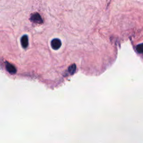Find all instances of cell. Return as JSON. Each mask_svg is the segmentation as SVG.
I'll return each mask as SVG.
<instances>
[{"label": "cell", "instance_id": "cell-5", "mask_svg": "<svg viewBox=\"0 0 143 143\" xmlns=\"http://www.w3.org/2000/svg\"><path fill=\"white\" fill-rule=\"evenodd\" d=\"M75 70H76V66L75 64H72L68 68V72L70 75H73L75 73Z\"/></svg>", "mask_w": 143, "mask_h": 143}, {"label": "cell", "instance_id": "cell-4", "mask_svg": "<svg viewBox=\"0 0 143 143\" xmlns=\"http://www.w3.org/2000/svg\"><path fill=\"white\" fill-rule=\"evenodd\" d=\"M21 44L23 48L25 49L29 45V39L27 35H24L21 39Z\"/></svg>", "mask_w": 143, "mask_h": 143}, {"label": "cell", "instance_id": "cell-3", "mask_svg": "<svg viewBox=\"0 0 143 143\" xmlns=\"http://www.w3.org/2000/svg\"><path fill=\"white\" fill-rule=\"evenodd\" d=\"M5 64H6V70H7V71L9 72L10 73H11V74L16 73L17 70H16V67L14 66V65L10 64V63H8V62H6Z\"/></svg>", "mask_w": 143, "mask_h": 143}, {"label": "cell", "instance_id": "cell-6", "mask_svg": "<svg viewBox=\"0 0 143 143\" xmlns=\"http://www.w3.org/2000/svg\"><path fill=\"white\" fill-rule=\"evenodd\" d=\"M137 52L140 54H143V44H139L136 47Z\"/></svg>", "mask_w": 143, "mask_h": 143}, {"label": "cell", "instance_id": "cell-1", "mask_svg": "<svg viewBox=\"0 0 143 143\" xmlns=\"http://www.w3.org/2000/svg\"><path fill=\"white\" fill-rule=\"evenodd\" d=\"M30 21L35 24H43V20L42 19L41 16L38 13L33 14L31 15Z\"/></svg>", "mask_w": 143, "mask_h": 143}, {"label": "cell", "instance_id": "cell-2", "mask_svg": "<svg viewBox=\"0 0 143 143\" xmlns=\"http://www.w3.org/2000/svg\"><path fill=\"white\" fill-rule=\"evenodd\" d=\"M61 42L59 39H54L51 42V46L54 50H58L61 47Z\"/></svg>", "mask_w": 143, "mask_h": 143}]
</instances>
